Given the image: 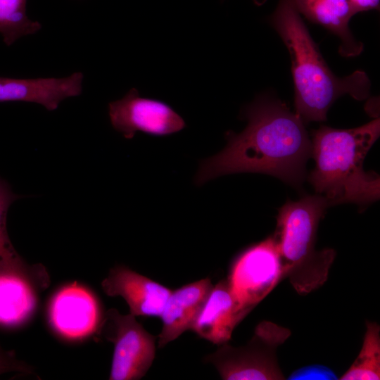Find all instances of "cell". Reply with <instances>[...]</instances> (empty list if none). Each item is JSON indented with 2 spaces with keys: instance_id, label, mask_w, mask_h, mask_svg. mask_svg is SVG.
I'll use <instances>...</instances> for the list:
<instances>
[{
  "instance_id": "obj_20",
  "label": "cell",
  "mask_w": 380,
  "mask_h": 380,
  "mask_svg": "<svg viewBox=\"0 0 380 380\" xmlns=\"http://www.w3.org/2000/svg\"><path fill=\"white\" fill-rule=\"evenodd\" d=\"M7 372L30 373L29 365L20 361L13 351L4 350L0 346V375Z\"/></svg>"
},
{
  "instance_id": "obj_9",
  "label": "cell",
  "mask_w": 380,
  "mask_h": 380,
  "mask_svg": "<svg viewBox=\"0 0 380 380\" xmlns=\"http://www.w3.org/2000/svg\"><path fill=\"white\" fill-rule=\"evenodd\" d=\"M101 309L96 296L76 282L58 289L48 306V319L53 330L69 341H79L99 331Z\"/></svg>"
},
{
  "instance_id": "obj_16",
  "label": "cell",
  "mask_w": 380,
  "mask_h": 380,
  "mask_svg": "<svg viewBox=\"0 0 380 380\" xmlns=\"http://www.w3.org/2000/svg\"><path fill=\"white\" fill-rule=\"evenodd\" d=\"M20 196L14 194L11 186L0 177V272H16L29 277L43 290L50 279L46 268L41 264L27 263L13 246L6 228L7 214L11 205Z\"/></svg>"
},
{
  "instance_id": "obj_7",
  "label": "cell",
  "mask_w": 380,
  "mask_h": 380,
  "mask_svg": "<svg viewBox=\"0 0 380 380\" xmlns=\"http://www.w3.org/2000/svg\"><path fill=\"white\" fill-rule=\"evenodd\" d=\"M99 331L114 346L109 379L137 380L146 374L156 356V338L135 316L109 309Z\"/></svg>"
},
{
  "instance_id": "obj_3",
  "label": "cell",
  "mask_w": 380,
  "mask_h": 380,
  "mask_svg": "<svg viewBox=\"0 0 380 380\" xmlns=\"http://www.w3.org/2000/svg\"><path fill=\"white\" fill-rule=\"evenodd\" d=\"M379 134V118L351 129L322 125L313 131L311 156L315 167L308 180L331 206L353 203L365 207L379 199V175L363 167Z\"/></svg>"
},
{
  "instance_id": "obj_4",
  "label": "cell",
  "mask_w": 380,
  "mask_h": 380,
  "mask_svg": "<svg viewBox=\"0 0 380 380\" xmlns=\"http://www.w3.org/2000/svg\"><path fill=\"white\" fill-rule=\"evenodd\" d=\"M331 206L320 194L288 201L279 209L272 235L283 267L284 278L300 295L321 287L327 280L336 253L315 248L319 221Z\"/></svg>"
},
{
  "instance_id": "obj_14",
  "label": "cell",
  "mask_w": 380,
  "mask_h": 380,
  "mask_svg": "<svg viewBox=\"0 0 380 380\" xmlns=\"http://www.w3.org/2000/svg\"><path fill=\"white\" fill-rule=\"evenodd\" d=\"M299 13L336 35L341 40L339 53L346 57L359 55L362 44L353 36L349 22L355 14L349 0H293Z\"/></svg>"
},
{
  "instance_id": "obj_5",
  "label": "cell",
  "mask_w": 380,
  "mask_h": 380,
  "mask_svg": "<svg viewBox=\"0 0 380 380\" xmlns=\"http://www.w3.org/2000/svg\"><path fill=\"white\" fill-rule=\"evenodd\" d=\"M291 335L289 329L262 321L244 346H219L205 360L213 364L224 380L285 379L277 359V350Z\"/></svg>"
},
{
  "instance_id": "obj_15",
  "label": "cell",
  "mask_w": 380,
  "mask_h": 380,
  "mask_svg": "<svg viewBox=\"0 0 380 380\" xmlns=\"http://www.w3.org/2000/svg\"><path fill=\"white\" fill-rule=\"evenodd\" d=\"M37 284L16 272H0V328L12 329L29 321L37 306Z\"/></svg>"
},
{
  "instance_id": "obj_18",
  "label": "cell",
  "mask_w": 380,
  "mask_h": 380,
  "mask_svg": "<svg viewBox=\"0 0 380 380\" xmlns=\"http://www.w3.org/2000/svg\"><path fill=\"white\" fill-rule=\"evenodd\" d=\"M26 4L27 0H0V34L7 46L42 28L38 21L27 16Z\"/></svg>"
},
{
  "instance_id": "obj_10",
  "label": "cell",
  "mask_w": 380,
  "mask_h": 380,
  "mask_svg": "<svg viewBox=\"0 0 380 380\" xmlns=\"http://www.w3.org/2000/svg\"><path fill=\"white\" fill-rule=\"evenodd\" d=\"M108 296H121L134 316H160L171 290L125 265L113 267L102 281Z\"/></svg>"
},
{
  "instance_id": "obj_12",
  "label": "cell",
  "mask_w": 380,
  "mask_h": 380,
  "mask_svg": "<svg viewBox=\"0 0 380 380\" xmlns=\"http://www.w3.org/2000/svg\"><path fill=\"white\" fill-rule=\"evenodd\" d=\"M83 79L81 72L60 78L0 77V102L36 103L48 110H55L64 99L82 94Z\"/></svg>"
},
{
  "instance_id": "obj_1",
  "label": "cell",
  "mask_w": 380,
  "mask_h": 380,
  "mask_svg": "<svg viewBox=\"0 0 380 380\" xmlns=\"http://www.w3.org/2000/svg\"><path fill=\"white\" fill-rule=\"evenodd\" d=\"M243 116L248 120L246 127L239 134L226 133L225 148L200 163L196 184L222 175L252 172L270 175L299 188L312 156L305 122L284 103L265 96L248 105Z\"/></svg>"
},
{
  "instance_id": "obj_13",
  "label": "cell",
  "mask_w": 380,
  "mask_h": 380,
  "mask_svg": "<svg viewBox=\"0 0 380 380\" xmlns=\"http://www.w3.org/2000/svg\"><path fill=\"white\" fill-rule=\"evenodd\" d=\"M213 286L211 280L205 278L171 291L160 316L162 329L158 336V348L191 330Z\"/></svg>"
},
{
  "instance_id": "obj_6",
  "label": "cell",
  "mask_w": 380,
  "mask_h": 380,
  "mask_svg": "<svg viewBox=\"0 0 380 380\" xmlns=\"http://www.w3.org/2000/svg\"><path fill=\"white\" fill-rule=\"evenodd\" d=\"M282 279V264L272 235L236 255L227 281L239 305L251 312Z\"/></svg>"
},
{
  "instance_id": "obj_17",
  "label": "cell",
  "mask_w": 380,
  "mask_h": 380,
  "mask_svg": "<svg viewBox=\"0 0 380 380\" xmlns=\"http://www.w3.org/2000/svg\"><path fill=\"white\" fill-rule=\"evenodd\" d=\"M339 379H380V327L378 324L366 322V331L360 353Z\"/></svg>"
},
{
  "instance_id": "obj_21",
  "label": "cell",
  "mask_w": 380,
  "mask_h": 380,
  "mask_svg": "<svg viewBox=\"0 0 380 380\" xmlns=\"http://www.w3.org/2000/svg\"><path fill=\"white\" fill-rule=\"evenodd\" d=\"M355 14L365 11L377 9L379 0H349Z\"/></svg>"
},
{
  "instance_id": "obj_19",
  "label": "cell",
  "mask_w": 380,
  "mask_h": 380,
  "mask_svg": "<svg viewBox=\"0 0 380 380\" xmlns=\"http://www.w3.org/2000/svg\"><path fill=\"white\" fill-rule=\"evenodd\" d=\"M289 379H337V376L327 367L311 365L301 367L293 372Z\"/></svg>"
},
{
  "instance_id": "obj_11",
  "label": "cell",
  "mask_w": 380,
  "mask_h": 380,
  "mask_svg": "<svg viewBox=\"0 0 380 380\" xmlns=\"http://www.w3.org/2000/svg\"><path fill=\"white\" fill-rule=\"evenodd\" d=\"M249 312L239 305L227 279H222L213 286L191 330L220 346L228 343L235 327Z\"/></svg>"
},
{
  "instance_id": "obj_8",
  "label": "cell",
  "mask_w": 380,
  "mask_h": 380,
  "mask_svg": "<svg viewBox=\"0 0 380 380\" xmlns=\"http://www.w3.org/2000/svg\"><path fill=\"white\" fill-rule=\"evenodd\" d=\"M113 127L127 139L137 132L153 136H167L186 127L183 118L165 102L141 97L132 88L122 99L108 104Z\"/></svg>"
},
{
  "instance_id": "obj_2",
  "label": "cell",
  "mask_w": 380,
  "mask_h": 380,
  "mask_svg": "<svg viewBox=\"0 0 380 380\" xmlns=\"http://www.w3.org/2000/svg\"><path fill=\"white\" fill-rule=\"evenodd\" d=\"M271 23L289 51L295 90L296 113L304 122H324L340 96L362 101L370 93L367 74L356 70L338 77L329 68L293 0H280Z\"/></svg>"
}]
</instances>
